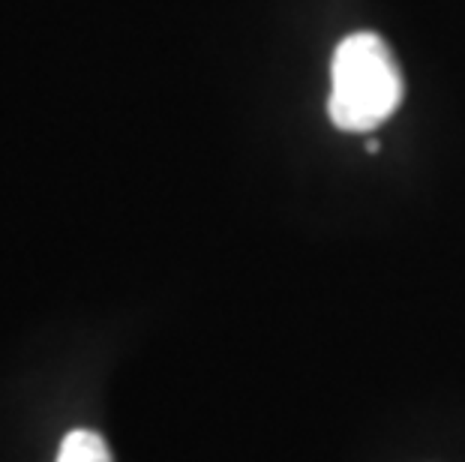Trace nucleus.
Returning <instances> with one entry per match:
<instances>
[{
  "label": "nucleus",
  "instance_id": "obj_1",
  "mask_svg": "<svg viewBox=\"0 0 465 462\" xmlns=\"http://www.w3.org/2000/svg\"><path fill=\"white\" fill-rule=\"evenodd\" d=\"M331 121L345 133H370L402 103V75L381 36L351 34L336 45L331 66Z\"/></svg>",
  "mask_w": 465,
  "mask_h": 462
},
{
  "label": "nucleus",
  "instance_id": "obj_2",
  "mask_svg": "<svg viewBox=\"0 0 465 462\" xmlns=\"http://www.w3.org/2000/svg\"><path fill=\"white\" fill-rule=\"evenodd\" d=\"M54 462H114L105 438L94 429H73L61 441Z\"/></svg>",
  "mask_w": 465,
  "mask_h": 462
}]
</instances>
